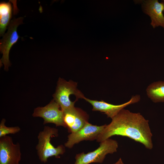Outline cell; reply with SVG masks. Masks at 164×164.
Listing matches in <instances>:
<instances>
[{
    "label": "cell",
    "instance_id": "3",
    "mask_svg": "<svg viewBox=\"0 0 164 164\" xmlns=\"http://www.w3.org/2000/svg\"><path fill=\"white\" fill-rule=\"evenodd\" d=\"M77 87L76 82L72 80L67 81L59 78L55 92L53 96V99L59 104L63 111L74 107L77 99H84L85 97Z\"/></svg>",
    "mask_w": 164,
    "mask_h": 164
},
{
    "label": "cell",
    "instance_id": "11",
    "mask_svg": "<svg viewBox=\"0 0 164 164\" xmlns=\"http://www.w3.org/2000/svg\"><path fill=\"white\" fill-rule=\"evenodd\" d=\"M143 12L149 16L151 25L154 28L159 26L164 29V3L157 0H147L142 1Z\"/></svg>",
    "mask_w": 164,
    "mask_h": 164
},
{
    "label": "cell",
    "instance_id": "5",
    "mask_svg": "<svg viewBox=\"0 0 164 164\" xmlns=\"http://www.w3.org/2000/svg\"><path fill=\"white\" fill-rule=\"evenodd\" d=\"M23 19V17H20L12 20L8 26L7 32L4 34L0 40V50L3 55L0 60V66L3 64L5 70H8L9 67L11 66L9 59V51L19 38L17 32V28L19 25L22 23Z\"/></svg>",
    "mask_w": 164,
    "mask_h": 164
},
{
    "label": "cell",
    "instance_id": "8",
    "mask_svg": "<svg viewBox=\"0 0 164 164\" xmlns=\"http://www.w3.org/2000/svg\"><path fill=\"white\" fill-rule=\"evenodd\" d=\"M106 125L97 126L87 122L82 128L75 132L70 133L68 136L67 141L65 143L64 146L71 149L74 145L81 141L96 140Z\"/></svg>",
    "mask_w": 164,
    "mask_h": 164
},
{
    "label": "cell",
    "instance_id": "2",
    "mask_svg": "<svg viewBox=\"0 0 164 164\" xmlns=\"http://www.w3.org/2000/svg\"><path fill=\"white\" fill-rule=\"evenodd\" d=\"M58 132L56 128L45 126L43 130L39 133L38 143L36 148L39 158L41 162L46 163L50 157L55 156L58 158L65 152L64 145H61L55 147L50 142L51 138L58 136Z\"/></svg>",
    "mask_w": 164,
    "mask_h": 164
},
{
    "label": "cell",
    "instance_id": "7",
    "mask_svg": "<svg viewBox=\"0 0 164 164\" xmlns=\"http://www.w3.org/2000/svg\"><path fill=\"white\" fill-rule=\"evenodd\" d=\"M21 156L19 143L7 135L0 138V164H19Z\"/></svg>",
    "mask_w": 164,
    "mask_h": 164
},
{
    "label": "cell",
    "instance_id": "15",
    "mask_svg": "<svg viewBox=\"0 0 164 164\" xmlns=\"http://www.w3.org/2000/svg\"><path fill=\"white\" fill-rule=\"evenodd\" d=\"M114 164H124L121 159L120 158Z\"/></svg>",
    "mask_w": 164,
    "mask_h": 164
},
{
    "label": "cell",
    "instance_id": "4",
    "mask_svg": "<svg viewBox=\"0 0 164 164\" xmlns=\"http://www.w3.org/2000/svg\"><path fill=\"white\" fill-rule=\"evenodd\" d=\"M118 146L116 141L110 138L107 139L101 142L99 147L94 151L87 153L82 152L77 154L73 164L102 163L107 154L117 152Z\"/></svg>",
    "mask_w": 164,
    "mask_h": 164
},
{
    "label": "cell",
    "instance_id": "9",
    "mask_svg": "<svg viewBox=\"0 0 164 164\" xmlns=\"http://www.w3.org/2000/svg\"><path fill=\"white\" fill-rule=\"evenodd\" d=\"M63 112L64 122L70 133L77 132L88 122L89 115L80 108L74 107Z\"/></svg>",
    "mask_w": 164,
    "mask_h": 164
},
{
    "label": "cell",
    "instance_id": "16",
    "mask_svg": "<svg viewBox=\"0 0 164 164\" xmlns=\"http://www.w3.org/2000/svg\"><path fill=\"white\" fill-rule=\"evenodd\" d=\"M163 2L164 3V0H163Z\"/></svg>",
    "mask_w": 164,
    "mask_h": 164
},
{
    "label": "cell",
    "instance_id": "12",
    "mask_svg": "<svg viewBox=\"0 0 164 164\" xmlns=\"http://www.w3.org/2000/svg\"><path fill=\"white\" fill-rule=\"evenodd\" d=\"M148 97L155 103L164 102V81L152 83L146 89Z\"/></svg>",
    "mask_w": 164,
    "mask_h": 164
},
{
    "label": "cell",
    "instance_id": "10",
    "mask_svg": "<svg viewBox=\"0 0 164 164\" xmlns=\"http://www.w3.org/2000/svg\"><path fill=\"white\" fill-rule=\"evenodd\" d=\"M140 99V95H136L132 97L128 101L119 105H114L103 100H92L86 97L84 99L92 106V111L103 112L107 115L108 117L112 119L122 109L129 105L138 102Z\"/></svg>",
    "mask_w": 164,
    "mask_h": 164
},
{
    "label": "cell",
    "instance_id": "1",
    "mask_svg": "<svg viewBox=\"0 0 164 164\" xmlns=\"http://www.w3.org/2000/svg\"><path fill=\"white\" fill-rule=\"evenodd\" d=\"M115 135L128 137L141 143L147 149L153 148L149 121L139 113L123 109L112 118L109 124L106 125L96 140L101 142Z\"/></svg>",
    "mask_w": 164,
    "mask_h": 164
},
{
    "label": "cell",
    "instance_id": "13",
    "mask_svg": "<svg viewBox=\"0 0 164 164\" xmlns=\"http://www.w3.org/2000/svg\"><path fill=\"white\" fill-rule=\"evenodd\" d=\"M12 7L9 2H2L0 4V35L3 36L10 22Z\"/></svg>",
    "mask_w": 164,
    "mask_h": 164
},
{
    "label": "cell",
    "instance_id": "14",
    "mask_svg": "<svg viewBox=\"0 0 164 164\" xmlns=\"http://www.w3.org/2000/svg\"><path fill=\"white\" fill-rule=\"evenodd\" d=\"M5 119L3 118L0 123V138L9 134H15L19 132L21 130L18 126L8 127L5 126Z\"/></svg>",
    "mask_w": 164,
    "mask_h": 164
},
{
    "label": "cell",
    "instance_id": "6",
    "mask_svg": "<svg viewBox=\"0 0 164 164\" xmlns=\"http://www.w3.org/2000/svg\"><path fill=\"white\" fill-rule=\"evenodd\" d=\"M63 112L60 105L53 99L44 107L35 108L32 114L34 117L42 118L44 120V125L52 123L56 126L66 128L63 121Z\"/></svg>",
    "mask_w": 164,
    "mask_h": 164
}]
</instances>
